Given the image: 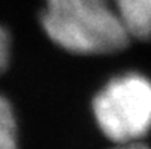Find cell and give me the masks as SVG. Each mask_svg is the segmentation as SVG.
<instances>
[{
	"mask_svg": "<svg viewBox=\"0 0 151 149\" xmlns=\"http://www.w3.org/2000/svg\"><path fill=\"white\" fill-rule=\"evenodd\" d=\"M41 28L50 41L76 55H111L130 44L111 0H46Z\"/></svg>",
	"mask_w": 151,
	"mask_h": 149,
	"instance_id": "1",
	"label": "cell"
},
{
	"mask_svg": "<svg viewBox=\"0 0 151 149\" xmlns=\"http://www.w3.org/2000/svg\"><path fill=\"white\" fill-rule=\"evenodd\" d=\"M98 128L114 145L142 142L151 129V81L140 73L113 78L92 103Z\"/></svg>",
	"mask_w": 151,
	"mask_h": 149,
	"instance_id": "2",
	"label": "cell"
},
{
	"mask_svg": "<svg viewBox=\"0 0 151 149\" xmlns=\"http://www.w3.org/2000/svg\"><path fill=\"white\" fill-rule=\"evenodd\" d=\"M131 40H151V0H111Z\"/></svg>",
	"mask_w": 151,
	"mask_h": 149,
	"instance_id": "3",
	"label": "cell"
},
{
	"mask_svg": "<svg viewBox=\"0 0 151 149\" xmlns=\"http://www.w3.org/2000/svg\"><path fill=\"white\" fill-rule=\"evenodd\" d=\"M0 149H19L17 120L11 103L0 94Z\"/></svg>",
	"mask_w": 151,
	"mask_h": 149,
	"instance_id": "4",
	"label": "cell"
},
{
	"mask_svg": "<svg viewBox=\"0 0 151 149\" xmlns=\"http://www.w3.org/2000/svg\"><path fill=\"white\" fill-rule=\"evenodd\" d=\"M11 56V38L8 31L0 26V73H3L8 64H9Z\"/></svg>",
	"mask_w": 151,
	"mask_h": 149,
	"instance_id": "5",
	"label": "cell"
},
{
	"mask_svg": "<svg viewBox=\"0 0 151 149\" xmlns=\"http://www.w3.org/2000/svg\"><path fill=\"white\" fill-rule=\"evenodd\" d=\"M113 149H150V148L142 142H136V143H127V145H114Z\"/></svg>",
	"mask_w": 151,
	"mask_h": 149,
	"instance_id": "6",
	"label": "cell"
}]
</instances>
